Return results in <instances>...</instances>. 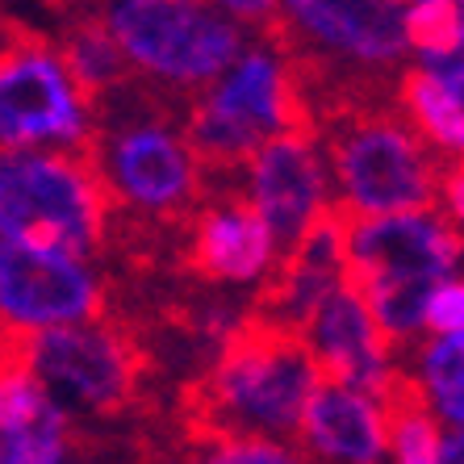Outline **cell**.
Masks as SVG:
<instances>
[{
    "instance_id": "6da1fadb",
    "label": "cell",
    "mask_w": 464,
    "mask_h": 464,
    "mask_svg": "<svg viewBox=\"0 0 464 464\" xmlns=\"http://www.w3.org/2000/svg\"><path fill=\"white\" fill-rule=\"evenodd\" d=\"M323 385L310 339L247 310L218 343L209 368L180 389L176 422L201 448L297 435L305 406Z\"/></svg>"
},
{
    "instance_id": "7a4b0ae2",
    "label": "cell",
    "mask_w": 464,
    "mask_h": 464,
    "mask_svg": "<svg viewBox=\"0 0 464 464\" xmlns=\"http://www.w3.org/2000/svg\"><path fill=\"white\" fill-rule=\"evenodd\" d=\"M326 155L343 188V206L360 218L422 214L440 197V163H431L422 139L393 101H360L318 126Z\"/></svg>"
},
{
    "instance_id": "3957f363",
    "label": "cell",
    "mask_w": 464,
    "mask_h": 464,
    "mask_svg": "<svg viewBox=\"0 0 464 464\" xmlns=\"http://www.w3.org/2000/svg\"><path fill=\"white\" fill-rule=\"evenodd\" d=\"M113 201L84 151L0 155V238L25 247L101 256Z\"/></svg>"
},
{
    "instance_id": "277c9868",
    "label": "cell",
    "mask_w": 464,
    "mask_h": 464,
    "mask_svg": "<svg viewBox=\"0 0 464 464\" xmlns=\"http://www.w3.org/2000/svg\"><path fill=\"white\" fill-rule=\"evenodd\" d=\"M88 130V105L54 43L0 13V147L17 155L54 142L59 151H76Z\"/></svg>"
},
{
    "instance_id": "5b68a950",
    "label": "cell",
    "mask_w": 464,
    "mask_h": 464,
    "mask_svg": "<svg viewBox=\"0 0 464 464\" xmlns=\"http://www.w3.org/2000/svg\"><path fill=\"white\" fill-rule=\"evenodd\" d=\"M105 25L130 63L172 84H206L243 59V25L222 5L130 0L109 5Z\"/></svg>"
},
{
    "instance_id": "8992f818",
    "label": "cell",
    "mask_w": 464,
    "mask_h": 464,
    "mask_svg": "<svg viewBox=\"0 0 464 464\" xmlns=\"http://www.w3.org/2000/svg\"><path fill=\"white\" fill-rule=\"evenodd\" d=\"M30 368L43 385H63L97 414H130L142 401V385L155 372L147 331L134 323L54 326L30 335Z\"/></svg>"
},
{
    "instance_id": "52a82bcc",
    "label": "cell",
    "mask_w": 464,
    "mask_h": 464,
    "mask_svg": "<svg viewBox=\"0 0 464 464\" xmlns=\"http://www.w3.org/2000/svg\"><path fill=\"white\" fill-rule=\"evenodd\" d=\"M105 314V289L84 259L0 238V323L13 331L84 326Z\"/></svg>"
},
{
    "instance_id": "ba28073f",
    "label": "cell",
    "mask_w": 464,
    "mask_h": 464,
    "mask_svg": "<svg viewBox=\"0 0 464 464\" xmlns=\"http://www.w3.org/2000/svg\"><path fill=\"white\" fill-rule=\"evenodd\" d=\"M464 259V235L448 214L356 218L343 281H435L443 285ZM339 281V285H343Z\"/></svg>"
},
{
    "instance_id": "9c48e42d",
    "label": "cell",
    "mask_w": 464,
    "mask_h": 464,
    "mask_svg": "<svg viewBox=\"0 0 464 464\" xmlns=\"http://www.w3.org/2000/svg\"><path fill=\"white\" fill-rule=\"evenodd\" d=\"M281 30L293 46L318 54H339L356 63L364 76L372 67L385 72L406 51V5L381 0V5H323V0H302V5H281Z\"/></svg>"
},
{
    "instance_id": "30bf717a",
    "label": "cell",
    "mask_w": 464,
    "mask_h": 464,
    "mask_svg": "<svg viewBox=\"0 0 464 464\" xmlns=\"http://www.w3.org/2000/svg\"><path fill=\"white\" fill-rule=\"evenodd\" d=\"M276 264V238L251 201H209L184 235L176 268L201 285L256 281Z\"/></svg>"
},
{
    "instance_id": "8fae6325",
    "label": "cell",
    "mask_w": 464,
    "mask_h": 464,
    "mask_svg": "<svg viewBox=\"0 0 464 464\" xmlns=\"http://www.w3.org/2000/svg\"><path fill=\"white\" fill-rule=\"evenodd\" d=\"M247 197L285 251L326 206V172L310 139H268L251 160Z\"/></svg>"
},
{
    "instance_id": "7c38bea8",
    "label": "cell",
    "mask_w": 464,
    "mask_h": 464,
    "mask_svg": "<svg viewBox=\"0 0 464 464\" xmlns=\"http://www.w3.org/2000/svg\"><path fill=\"white\" fill-rule=\"evenodd\" d=\"M305 339H310L314 356H318L326 385L356 389V393L377 401L389 368H393L389 364L393 347L385 343L381 326L372 323V314L364 310L360 297H352L347 289H335L310 318Z\"/></svg>"
},
{
    "instance_id": "4fadbf2b",
    "label": "cell",
    "mask_w": 464,
    "mask_h": 464,
    "mask_svg": "<svg viewBox=\"0 0 464 464\" xmlns=\"http://www.w3.org/2000/svg\"><path fill=\"white\" fill-rule=\"evenodd\" d=\"M297 435L326 464H381L389 448V427L381 406L343 385H323L314 393Z\"/></svg>"
},
{
    "instance_id": "5bb4252c",
    "label": "cell",
    "mask_w": 464,
    "mask_h": 464,
    "mask_svg": "<svg viewBox=\"0 0 464 464\" xmlns=\"http://www.w3.org/2000/svg\"><path fill=\"white\" fill-rule=\"evenodd\" d=\"M54 51L63 59L67 76L76 80L80 97L88 105V118H92L97 105H105L109 97H118L121 88L134 84L130 59L113 43L101 9H67L63 25H59V38H54Z\"/></svg>"
},
{
    "instance_id": "9a60e30c",
    "label": "cell",
    "mask_w": 464,
    "mask_h": 464,
    "mask_svg": "<svg viewBox=\"0 0 464 464\" xmlns=\"http://www.w3.org/2000/svg\"><path fill=\"white\" fill-rule=\"evenodd\" d=\"M398 109L411 126L422 130V139L452 155H464V97L435 80L427 67H411L398 80Z\"/></svg>"
},
{
    "instance_id": "2e32d148",
    "label": "cell",
    "mask_w": 464,
    "mask_h": 464,
    "mask_svg": "<svg viewBox=\"0 0 464 464\" xmlns=\"http://www.w3.org/2000/svg\"><path fill=\"white\" fill-rule=\"evenodd\" d=\"M422 389L431 406H440L464 431V335L422 347Z\"/></svg>"
},
{
    "instance_id": "e0dca14e",
    "label": "cell",
    "mask_w": 464,
    "mask_h": 464,
    "mask_svg": "<svg viewBox=\"0 0 464 464\" xmlns=\"http://www.w3.org/2000/svg\"><path fill=\"white\" fill-rule=\"evenodd\" d=\"M67 448H72V422L59 406H51L25 431L0 440V464H67Z\"/></svg>"
},
{
    "instance_id": "ac0fdd59",
    "label": "cell",
    "mask_w": 464,
    "mask_h": 464,
    "mask_svg": "<svg viewBox=\"0 0 464 464\" xmlns=\"http://www.w3.org/2000/svg\"><path fill=\"white\" fill-rule=\"evenodd\" d=\"M406 43H414L427 59L460 54V5H452V0L406 5Z\"/></svg>"
},
{
    "instance_id": "d6986e66",
    "label": "cell",
    "mask_w": 464,
    "mask_h": 464,
    "mask_svg": "<svg viewBox=\"0 0 464 464\" xmlns=\"http://www.w3.org/2000/svg\"><path fill=\"white\" fill-rule=\"evenodd\" d=\"M201 464H302V460L272 440H230L209 448Z\"/></svg>"
},
{
    "instance_id": "ffe728a7",
    "label": "cell",
    "mask_w": 464,
    "mask_h": 464,
    "mask_svg": "<svg viewBox=\"0 0 464 464\" xmlns=\"http://www.w3.org/2000/svg\"><path fill=\"white\" fill-rule=\"evenodd\" d=\"M427 326L443 339L464 335V281H443L427 305Z\"/></svg>"
},
{
    "instance_id": "44dd1931",
    "label": "cell",
    "mask_w": 464,
    "mask_h": 464,
    "mask_svg": "<svg viewBox=\"0 0 464 464\" xmlns=\"http://www.w3.org/2000/svg\"><path fill=\"white\" fill-rule=\"evenodd\" d=\"M440 197L448 206V218L464 227V155H456V163L440 172Z\"/></svg>"
},
{
    "instance_id": "7402d4cb",
    "label": "cell",
    "mask_w": 464,
    "mask_h": 464,
    "mask_svg": "<svg viewBox=\"0 0 464 464\" xmlns=\"http://www.w3.org/2000/svg\"><path fill=\"white\" fill-rule=\"evenodd\" d=\"M440 464H464V431H456L452 440H443Z\"/></svg>"
},
{
    "instance_id": "603a6c76",
    "label": "cell",
    "mask_w": 464,
    "mask_h": 464,
    "mask_svg": "<svg viewBox=\"0 0 464 464\" xmlns=\"http://www.w3.org/2000/svg\"><path fill=\"white\" fill-rule=\"evenodd\" d=\"M460 51H464V5H460Z\"/></svg>"
}]
</instances>
